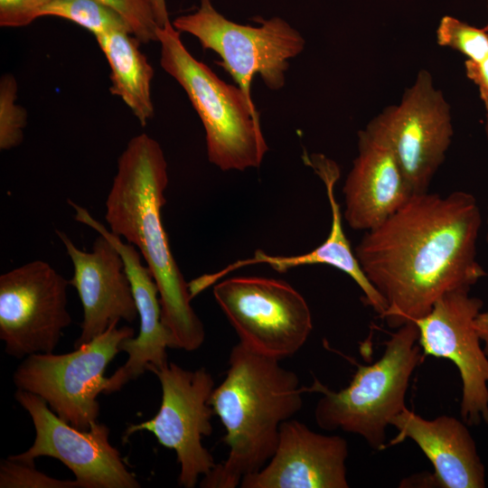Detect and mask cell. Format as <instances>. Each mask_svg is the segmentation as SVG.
<instances>
[{"mask_svg":"<svg viewBox=\"0 0 488 488\" xmlns=\"http://www.w3.org/2000/svg\"><path fill=\"white\" fill-rule=\"evenodd\" d=\"M481 224L473 194L426 192L365 231L354 254L387 305L380 318L390 328L422 318L442 296L470 290L487 275L476 259Z\"/></svg>","mask_w":488,"mask_h":488,"instance_id":"1","label":"cell"},{"mask_svg":"<svg viewBox=\"0 0 488 488\" xmlns=\"http://www.w3.org/2000/svg\"><path fill=\"white\" fill-rule=\"evenodd\" d=\"M167 183V163L159 143L145 133L132 137L118 157L105 219L110 231L124 237L145 258L159 290L162 322L174 349L192 352L202 345L205 330L191 305L188 283L163 225Z\"/></svg>","mask_w":488,"mask_h":488,"instance_id":"2","label":"cell"},{"mask_svg":"<svg viewBox=\"0 0 488 488\" xmlns=\"http://www.w3.org/2000/svg\"><path fill=\"white\" fill-rule=\"evenodd\" d=\"M279 361L239 342L231 348L226 375L210 398L229 454L203 476L201 487L235 488L274 455L281 424L298 413L307 392L296 373Z\"/></svg>","mask_w":488,"mask_h":488,"instance_id":"3","label":"cell"},{"mask_svg":"<svg viewBox=\"0 0 488 488\" xmlns=\"http://www.w3.org/2000/svg\"><path fill=\"white\" fill-rule=\"evenodd\" d=\"M156 34L162 69L183 89L202 120L209 161L222 171L258 167L268 147L255 104L194 58L172 22Z\"/></svg>","mask_w":488,"mask_h":488,"instance_id":"4","label":"cell"},{"mask_svg":"<svg viewBox=\"0 0 488 488\" xmlns=\"http://www.w3.org/2000/svg\"><path fill=\"white\" fill-rule=\"evenodd\" d=\"M384 343L382 356L358 365L349 385L335 391L314 378L307 392L321 394L314 408L316 424L361 436L374 450L384 449L386 428L405 408L412 373L424 359L415 322H407Z\"/></svg>","mask_w":488,"mask_h":488,"instance_id":"5","label":"cell"},{"mask_svg":"<svg viewBox=\"0 0 488 488\" xmlns=\"http://www.w3.org/2000/svg\"><path fill=\"white\" fill-rule=\"evenodd\" d=\"M254 21L259 25L234 23L219 13L211 0H200L194 12L172 22L178 32L193 35L204 50L220 56L218 64L252 104L254 77L259 75L269 89L279 90L286 82L289 60L300 54L305 44L302 34L281 17Z\"/></svg>","mask_w":488,"mask_h":488,"instance_id":"6","label":"cell"},{"mask_svg":"<svg viewBox=\"0 0 488 488\" xmlns=\"http://www.w3.org/2000/svg\"><path fill=\"white\" fill-rule=\"evenodd\" d=\"M134 334L130 326L112 324L71 352L31 354L15 370L14 383L42 398L65 422L88 431L99 423L98 396L108 389L105 371L120 352L121 342Z\"/></svg>","mask_w":488,"mask_h":488,"instance_id":"7","label":"cell"},{"mask_svg":"<svg viewBox=\"0 0 488 488\" xmlns=\"http://www.w3.org/2000/svg\"><path fill=\"white\" fill-rule=\"evenodd\" d=\"M213 296L239 343L262 355L291 357L311 334L307 302L282 279L233 277L216 283Z\"/></svg>","mask_w":488,"mask_h":488,"instance_id":"8","label":"cell"},{"mask_svg":"<svg viewBox=\"0 0 488 488\" xmlns=\"http://www.w3.org/2000/svg\"><path fill=\"white\" fill-rule=\"evenodd\" d=\"M147 371L160 381L159 410L149 420L128 426L123 440L137 431L152 433L160 445L174 450L180 465L179 486L193 488L200 475L209 474L217 465L202 443L203 436L212 433L214 411L210 398L214 379L203 367L190 371L168 361Z\"/></svg>","mask_w":488,"mask_h":488,"instance_id":"9","label":"cell"},{"mask_svg":"<svg viewBox=\"0 0 488 488\" xmlns=\"http://www.w3.org/2000/svg\"><path fill=\"white\" fill-rule=\"evenodd\" d=\"M368 124L390 146L413 193L427 192L454 134L449 104L432 75L419 70L400 102Z\"/></svg>","mask_w":488,"mask_h":488,"instance_id":"10","label":"cell"},{"mask_svg":"<svg viewBox=\"0 0 488 488\" xmlns=\"http://www.w3.org/2000/svg\"><path fill=\"white\" fill-rule=\"evenodd\" d=\"M70 282L49 263L34 260L0 277V339L22 359L52 353L71 323L66 308Z\"/></svg>","mask_w":488,"mask_h":488,"instance_id":"11","label":"cell"},{"mask_svg":"<svg viewBox=\"0 0 488 488\" xmlns=\"http://www.w3.org/2000/svg\"><path fill=\"white\" fill-rule=\"evenodd\" d=\"M14 398L29 413L36 435L28 450L10 458L28 464L40 456L56 458L73 473L79 488L140 487L110 445L106 425L80 430L60 418L40 396L17 389Z\"/></svg>","mask_w":488,"mask_h":488,"instance_id":"12","label":"cell"},{"mask_svg":"<svg viewBox=\"0 0 488 488\" xmlns=\"http://www.w3.org/2000/svg\"><path fill=\"white\" fill-rule=\"evenodd\" d=\"M482 307L483 301L469 290H455L442 296L428 314L415 321L423 357L447 359L458 369L460 413L470 426L488 425V356L474 326Z\"/></svg>","mask_w":488,"mask_h":488,"instance_id":"13","label":"cell"},{"mask_svg":"<svg viewBox=\"0 0 488 488\" xmlns=\"http://www.w3.org/2000/svg\"><path fill=\"white\" fill-rule=\"evenodd\" d=\"M348 443L288 419L279 429L277 448L259 471L245 476L241 488H348Z\"/></svg>","mask_w":488,"mask_h":488,"instance_id":"14","label":"cell"},{"mask_svg":"<svg viewBox=\"0 0 488 488\" xmlns=\"http://www.w3.org/2000/svg\"><path fill=\"white\" fill-rule=\"evenodd\" d=\"M73 264L69 281L80 296L83 320L74 343L77 348L92 341L121 320L138 316L125 264L115 246L99 233L90 252L77 248L61 230H56Z\"/></svg>","mask_w":488,"mask_h":488,"instance_id":"15","label":"cell"},{"mask_svg":"<svg viewBox=\"0 0 488 488\" xmlns=\"http://www.w3.org/2000/svg\"><path fill=\"white\" fill-rule=\"evenodd\" d=\"M68 203L73 208L77 221L88 225L106 237L119 252L140 321L138 335L126 338L119 345L120 352H126L128 357L126 363L108 378L109 385L107 391L108 394L121 389L126 383L141 376L148 367L160 366L168 361L166 349H174V341L162 322L157 285L148 267L141 263L138 250L108 230L85 208L70 199Z\"/></svg>","mask_w":488,"mask_h":488,"instance_id":"16","label":"cell"},{"mask_svg":"<svg viewBox=\"0 0 488 488\" xmlns=\"http://www.w3.org/2000/svg\"><path fill=\"white\" fill-rule=\"evenodd\" d=\"M343 193L347 224L363 231L382 223L414 194L390 146L369 124L358 132V155Z\"/></svg>","mask_w":488,"mask_h":488,"instance_id":"17","label":"cell"},{"mask_svg":"<svg viewBox=\"0 0 488 488\" xmlns=\"http://www.w3.org/2000/svg\"><path fill=\"white\" fill-rule=\"evenodd\" d=\"M389 425L398 435L388 446L413 440L434 467L432 483L443 488L485 487V468L464 421L449 416L425 419L405 408Z\"/></svg>","mask_w":488,"mask_h":488,"instance_id":"18","label":"cell"},{"mask_svg":"<svg viewBox=\"0 0 488 488\" xmlns=\"http://www.w3.org/2000/svg\"><path fill=\"white\" fill-rule=\"evenodd\" d=\"M307 164L324 182L330 204L332 222L326 239L312 251L296 256H272L258 249L251 258L238 260L217 273L202 276L201 282L207 288L229 273L255 264H267L281 273L300 266L327 265L347 274L361 289L365 303L380 317L386 311L387 305L364 275L343 228L341 208L334 194L340 169L333 161L322 155L307 157Z\"/></svg>","mask_w":488,"mask_h":488,"instance_id":"19","label":"cell"},{"mask_svg":"<svg viewBox=\"0 0 488 488\" xmlns=\"http://www.w3.org/2000/svg\"><path fill=\"white\" fill-rule=\"evenodd\" d=\"M96 40L110 67L111 94L119 97L145 127L155 113L151 97L154 69L140 51V41L123 31Z\"/></svg>","mask_w":488,"mask_h":488,"instance_id":"20","label":"cell"},{"mask_svg":"<svg viewBox=\"0 0 488 488\" xmlns=\"http://www.w3.org/2000/svg\"><path fill=\"white\" fill-rule=\"evenodd\" d=\"M43 16L71 21L90 32L95 38L117 31L132 34L120 14L97 0H51L41 13V17Z\"/></svg>","mask_w":488,"mask_h":488,"instance_id":"21","label":"cell"},{"mask_svg":"<svg viewBox=\"0 0 488 488\" xmlns=\"http://www.w3.org/2000/svg\"><path fill=\"white\" fill-rule=\"evenodd\" d=\"M436 40L439 45L458 51L469 61L479 62L488 57V25L477 28L445 16L436 30Z\"/></svg>","mask_w":488,"mask_h":488,"instance_id":"22","label":"cell"},{"mask_svg":"<svg viewBox=\"0 0 488 488\" xmlns=\"http://www.w3.org/2000/svg\"><path fill=\"white\" fill-rule=\"evenodd\" d=\"M18 84L12 74L0 80V149L9 150L19 145L23 138L27 112L17 104Z\"/></svg>","mask_w":488,"mask_h":488,"instance_id":"23","label":"cell"},{"mask_svg":"<svg viewBox=\"0 0 488 488\" xmlns=\"http://www.w3.org/2000/svg\"><path fill=\"white\" fill-rule=\"evenodd\" d=\"M0 488H79L75 480L51 477L28 464L8 457L0 464Z\"/></svg>","mask_w":488,"mask_h":488,"instance_id":"24","label":"cell"},{"mask_svg":"<svg viewBox=\"0 0 488 488\" xmlns=\"http://www.w3.org/2000/svg\"><path fill=\"white\" fill-rule=\"evenodd\" d=\"M120 14L141 43L157 42L156 23L150 0H97Z\"/></svg>","mask_w":488,"mask_h":488,"instance_id":"25","label":"cell"},{"mask_svg":"<svg viewBox=\"0 0 488 488\" xmlns=\"http://www.w3.org/2000/svg\"><path fill=\"white\" fill-rule=\"evenodd\" d=\"M51 0H0V25L23 27L41 17Z\"/></svg>","mask_w":488,"mask_h":488,"instance_id":"26","label":"cell"},{"mask_svg":"<svg viewBox=\"0 0 488 488\" xmlns=\"http://www.w3.org/2000/svg\"><path fill=\"white\" fill-rule=\"evenodd\" d=\"M465 71L467 77L472 80L478 87L480 96L484 103L488 105V57L484 60L475 62L467 60L465 61Z\"/></svg>","mask_w":488,"mask_h":488,"instance_id":"27","label":"cell"},{"mask_svg":"<svg viewBox=\"0 0 488 488\" xmlns=\"http://www.w3.org/2000/svg\"><path fill=\"white\" fill-rule=\"evenodd\" d=\"M487 226H488V214H487ZM486 240L488 242V232L486 235ZM474 326L476 332L480 337L481 342L483 343V350L488 356V311L480 313L474 321Z\"/></svg>","mask_w":488,"mask_h":488,"instance_id":"28","label":"cell"},{"mask_svg":"<svg viewBox=\"0 0 488 488\" xmlns=\"http://www.w3.org/2000/svg\"><path fill=\"white\" fill-rule=\"evenodd\" d=\"M156 23L159 27L164 26L167 23L171 22L167 11L165 0H150Z\"/></svg>","mask_w":488,"mask_h":488,"instance_id":"29","label":"cell"},{"mask_svg":"<svg viewBox=\"0 0 488 488\" xmlns=\"http://www.w3.org/2000/svg\"><path fill=\"white\" fill-rule=\"evenodd\" d=\"M485 108H486L485 133H486V136L488 138V105L485 106Z\"/></svg>","mask_w":488,"mask_h":488,"instance_id":"30","label":"cell"}]
</instances>
